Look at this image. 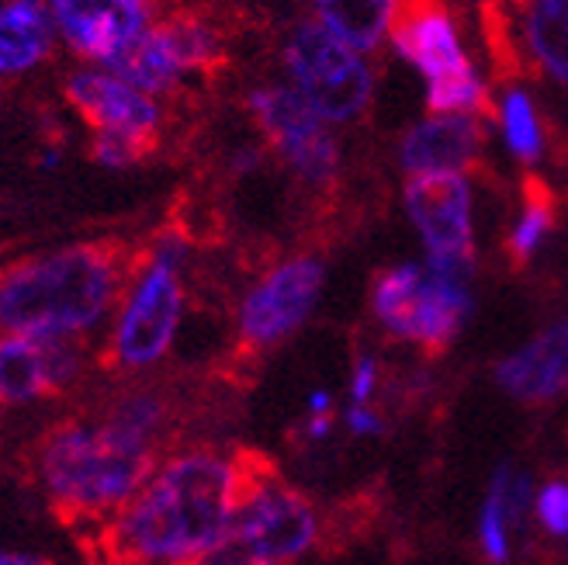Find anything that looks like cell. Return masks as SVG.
<instances>
[{
    "label": "cell",
    "instance_id": "52a82bcc",
    "mask_svg": "<svg viewBox=\"0 0 568 565\" xmlns=\"http://www.w3.org/2000/svg\"><path fill=\"white\" fill-rule=\"evenodd\" d=\"M326 292V264L312 253H295L261 271L236 302V344L250 354L281 347L312 320Z\"/></svg>",
    "mask_w": 568,
    "mask_h": 565
},
{
    "label": "cell",
    "instance_id": "cb8c5ba5",
    "mask_svg": "<svg viewBox=\"0 0 568 565\" xmlns=\"http://www.w3.org/2000/svg\"><path fill=\"white\" fill-rule=\"evenodd\" d=\"M163 36L170 39V46H174L178 52V60L187 67H197V63H205L209 56L215 52V39L209 36V28L205 24H194V21H178V24H166L163 28Z\"/></svg>",
    "mask_w": 568,
    "mask_h": 565
},
{
    "label": "cell",
    "instance_id": "9a60e30c",
    "mask_svg": "<svg viewBox=\"0 0 568 565\" xmlns=\"http://www.w3.org/2000/svg\"><path fill=\"white\" fill-rule=\"evenodd\" d=\"M52 11L60 18L67 39L83 56L104 63L146 24L142 0H52Z\"/></svg>",
    "mask_w": 568,
    "mask_h": 565
},
{
    "label": "cell",
    "instance_id": "4dcf8cb0",
    "mask_svg": "<svg viewBox=\"0 0 568 565\" xmlns=\"http://www.w3.org/2000/svg\"><path fill=\"white\" fill-rule=\"evenodd\" d=\"M264 565H267V562H264Z\"/></svg>",
    "mask_w": 568,
    "mask_h": 565
},
{
    "label": "cell",
    "instance_id": "6da1fadb",
    "mask_svg": "<svg viewBox=\"0 0 568 565\" xmlns=\"http://www.w3.org/2000/svg\"><path fill=\"white\" fill-rule=\"evenodd\" d=\"M174 403L135 379L91 413H77L39 437L32 478L55 514L73 524L104 527L139 493L160 462Z\"/></svg>",
    "mask_w": 568,
    "mask_h": 565
},
{
    "label": "cell",
    "instance_id": "f546056e",
    "mask_svg": "<svg viewBox=\"0 0 568 565\" xmlns=\"http://www.w3.org/2000/svg\"><path fill=\"white\" fill-rule=\"evenodd\" d=\"M308 416H333V395L326 389H316L308 395Z\"/></svg>",
    "mask_w": 568,
    "mask_h": 565
},
{
    "label": "cell",
    "instance_id": "2e32d148",
    "mask_svg": "<svg viewBox=\"0 0 568 565\" xmlns=\"http://www.w3.org/2000/svg\"><path fill=\"white\" fill-rule=\"evenodd\" d=\"M496 382L520 403L555 400L568 389V323L537 333L527 347L499 361Z\"/></svg>",
    "mask_w": 568,
    "mask_h": 565
},
{
    "label": "cell",
    "instance_id": "83f0119b",
    "mask_svg": "<svg viewBox=\"0 0 568 565\" xmlns=\"http://www.w3.org/2000/svg\"><path fill=\"white\" fill-rule=\"evenodd\" d=\"M344 423H347V427H351L354 434H361V437H367V434H382V416H378L372 406H347Z\"/></svg>",
    "mask_w": 568,
    "mask_h": 565
},
{
    "label": "cell",
    "instance_id": "44dd1931",
    "mask_svg": "<svg viewBox=\"0 0 568 565\" xmlns=\"http://www.w3.org/2000/svg\"><path fill=\"white\" fill-rule=\"evenodd\" d=\"M49 49V21L36 0L0 8V73L36 67Z\"/></svg>",
    "mask_w": 568,
    "mask_h": 565
},
{
    "label": "cell",
    "instance_id": "3957f363",
    "mask_svg": "<svg viewBox=\"0 0 568 565\" xmlns=\"http://www.w3.org/2000/svg\"><path fill=\"white\" fill-rule=\"evenodd\" d=\"M135 253L111 240H77L0 268V333L42 344L104 336Z\"/></svg>",
    "mask_w": 568,
    "mask_h": 565
},
{
    "label": "cell",
    "instance_id": "e0dca14e",
    "mask_svg": "<svg viewBox=\"0 0 568 565\" xmlns=\"http://www.w3.org/2000/svg\"><path fill=\"white\" fill-rule=\"evenodd\" d=\"M111 77L125 80L129 88L142 91V94H163L178 83V77L184 73V63L178 60L174 46L160 32H139L129 46H122L115 56L108 60Z\"/></svg>",
    "mask_w": 568,
    "mask_h": 565
},
{
    "label": "cell",
    "instance_id": "7402d4cb",
    "mask_svg": "<svg viewBox=\"0 0 568 565\" xmlns=\"http://www.w3.org/2000/svg\"><path fill=\"white\" fill-rule=\"evenodd\" d=\"M527 202H524V215L509 233V253L514 261H527L530 253L541 246V240L551 230V219H555V202H551V191L541 181H527Z\"/></svg>",
    "mask_w": 568,
    "mask_h": 565
},
{
    "label": "cell",
    "instance_id": "4316f807",
    "mask_svg": "<svg viewBox=\"0 0 568 565\" xmlns=\"http://www.w3.org/2000/svg\"><path fill=\"white\" fill-rule=\"evenodd\" d=\"M375 389H378V361L357 357L354 375H351V406H372Z\"/></svg>",
    "mask_w": 568,
    "mask_h": 565
},
{
    "label": "cell",
    "instance_id": "ba28073f",
    "mask_svg": "<svg viewBox=\"0 0 568 565\" xmlns=\"http://www.w3.org/2000/svg\"><path fill=\"white\" fill-rule=\"evenodd\" d=\"M288 70L298 98L329 122H354L372 101V70L320 21L302 24L288 42Z\"/></svg>",
    "mask_w": 568,
    "mask_h": 565
},
{
    "label": "cell",
    "instance_id": "d6986e66",
    "mask_svg": "<svg viewBox=\"0 0 568 565\" xmlns=\"http://www.w3.org/2000/svg\"><path fill=\"white\" fill-rule=\"evenodd\" d=\"M520 36L534 63L568 88V0H527Z\"/></svg>",
    "mask_w": 568,
    "mask_h": 565
},
{
    "label": "cell",
    "instance_id": "7a4b0ae2",
    "mask_svg": "<svg viewBox=\"0 0 568 565\" xmlns=\"http://www.w3.org/2000/svg\"><path fill=\"white\" fill-rule=\"evenodd\" d=\"M257 458L212 444L163 451L98 534L115 565H197L230 527Z\"/></svg>",
    "mask_w": 568,
    "mask_h": 565
},
{
    "label": "cell",
    "instance_id": "ac0fdd59",
    "mask_svg": "<svg viewBox=\"0 0 568 565\" xmlns=\"http://www.w3.org/2000/svg\"><path fill=\"white\" fill-rule=\"evenodd\" d=\"M527 493H530L527 478L509 465H503L493 475L486 506H481V517H478V538H481V552L496 565L509 558V534H514V527L520 524L527 511Z\"/></svg>",
    "mask_w": 568,
    "mask_h": 565
},
{
    "label": "cell",
    "instance_id": "277c9868",
    "mask_svg": "<svg viewBox=\"0 0 568 565\" xmlns=\"http://www.w3.org/2000/svg\"><path fill=\"white\" fill-rule=\"evenodd\" d=\"M191 240L160 230L135 253L125 292L104 330V364L125 382L153 375L174 354L187 320Z\"/></svg>",
    "mask_w": 568,
    "mask_h": 565
},
{
    "label": "cell",
    "instance_id": "f1b7e54d",
    "mask_svg": "<svg viewBox=\"0 0 568 565\" xmlns=\"http://www.w3.org/2000/svg\"><path fill=\"white\" fill-rule=\"evenodd\" d=\"M0 565H52V562L36 555V552H21V548H4V545H0Z\"/></svg>",
    "mask_w": 568,
    "mask_h": 565
},
{
    "label": "cell",
    "instance_id": "9c48e42d",
    "mask_svg": "<svg viewBox=\"0 0 568 565\" xmlns=\"http://www.w3.org/2000/svg\"><path fill=\"white\" fill-rule=\"evenodd\" d=\"M406 212L426 246V268L468 281L475 268L471 188L465 174H419L406 184Z\"/></svg>",
    "mask_w": 568,
    "mask_h": 565
},
{
    "label": "cell",
    "instance_id": "d4e9b609",
    "mask_svg": "<svg viewBox=\"0 0 568 565\" xmlns=\"http://www.w3.org/2000/svg\"><path fill=\"white\" fill-rule=\"evenodd\" d=\"M146 150H150L146 143H135V139H125V135H94V157H98V163L115 167V171L139 163L142 157H146Z\"/></svg>",
    "mask_w": 568,
    "mask_h": 565
},
{
    "label": "cell",
    "instance_id": "603a6c76",
    "mask_svg": "<svg viewBox=\"0 0 568 565\" xmlns=\"http://www.w3.org/2000/svg\"><path fill=\"white\" fill-rule=\"evenodd\" d=\"M499 119H503L506 147L514 150V157H520V160H537V157H541V147H545L541 125H537L534 104H530V98L520 88L506 91Z\"/></svg>",
    "mask_w": 568,
    "mask_h": 565
},
{
    "label": "cell",
    "instance_id": "8fae6325",
    "mask_svg": "<svg viewBox=\"0 0 568 565\" xmlns=\"http://www.w3.org/2000/svg\"><path fill=\"white\" fill-rule=\"evenodd\" d=\"M88 344H42L0 333V410L60 400L88 375Z\"/></svg>",
    "mask_w": 568,
    "mask_h": 565
},
{
    "label": "cell",
    "instance_id": "8992f818",
    "mask_svg": "<svg viewBox=\"0 0 568 565\" xmlns=\"http://www.w3.org/2000/svg\"><path fill=\"white\" fill-rule=\"evenodd\" d=\"M372 313L385 333L406 344L444 351L471 313L468 281L426 264H395L372 285Z\"/></svg>",
    "mask_w": 568,
    "mask_h": 565
},
{
    "label": "cell",
    "instance_id": "484cf974",
    "mask_svg": "<svg viewBox=\"0 0 568 565\" xmlns=\"http://www.w3.org/2000/svg\"><path fill=\"white\" fill-rule=\"evenodd\" d=\"M537 517L551 534H568V486L551 483L537 493Z\"/></svg>",
    "mask_w": 568,
    "mask_h": 565
},
{
    "label": "cell",
    "instance_id": "5b68a950",
    "mask_svg": "<svg viewBox=\"0 0 568 565\" xmlns=\"http://www.w3.org/2000/svg\"><path fill=\"white\" fill-rule=\"evenodd\" d=\"M320 542V511L264 462L250 475L219 545L197 565H288Z\"/></svg>",
    "mask_w": 568,
    "mask_h": 565
},
{
    "label": "cell",
    "instance_id": "ffe728a7",
    "mask_svg": "<svg viewBox=\"0 0 568 565\" xmlns=\"http://www.w3.org/2000/svg\"><path fill=\"white\" fill-rule=\"evenodd\" d=\"M320 24L354 52H372L392 24L395 0H316Z\"/></svg>",
    "mask_w": 568,
    "mask_h": 565
},
{
    "label": "cell",
    "instance_id": "5bb4252c",
    "mask_svg": "<svg viewBox=\"0 0 568 565\" xmlns=\"http://www.w3.org/2000/svg\"><path fill=\"white\" fill-rule=\"evenodd\" d=\"M486 129L475 115H430L403 135V171L419 174H465L478 163Z\"/></svg>",
    "mask_w": 568,
    "mask_h": 565
},
{
    "label": "cell",
    "instance_id": "4fadbf2b",
    "mask_svg": "<svg viewBox=\"0 0 568 565\" xmlns=\"http://www.w3.org/2000/svg\"><path fill=\"white\" fill-rule=\"evenodd\" d=\"M67 98L98 129V135H125L153 147L160 108L150 94L129 88L125 80L111 73H77L67 83Z\"/></svg>",
    "mask_w": 568,
    "mask_h": 565
},
{
    "label": "cell",
    "instance_id": "30bf717a",
    "mask_svg": "<svg viewBox=\"0 0 568 565\" xmlns=\"http://www.w3.org/2000/svg\"><path fill=\"white\" fill-rule=\"evenodd\" d=\"M250 111L277 157L308 184H329L339 171V147L326 122L295 88H261L250 94Z\"/></svg>",
    "mask_w": 568,
    "mask_h": 565
},
{
    "label": "cell",
    "instance_id": "7c38bea8",
    "mask_svg": "<svg viewBox=\"0 0 568 565\" xmlns=\"http://www.w3.org/2000/svg\"><path fill=\"white\" fill-rule=\"evenodd\" d=\"M388 28L399 56H406L426 83L471 70L444 0H395Z\"/></svg>",
    "mask_w": 568,
    "mask_h": 565
}]
</instances>
